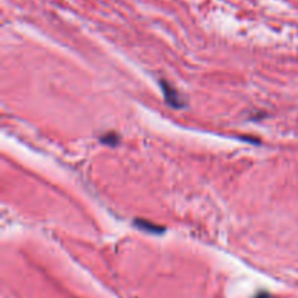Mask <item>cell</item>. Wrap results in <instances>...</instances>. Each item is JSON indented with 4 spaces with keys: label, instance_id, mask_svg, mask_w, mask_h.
Segmentation results:
<instances>
[{
    "label": "cell",
    "instance_id": "2",
    "mask_svg": "<svg viewBox=\"0 0 298 298\" xmlns=\"http://www.w3.org/2000/svg\"><path fill=\"white\" fill-rule=\"evenodd\" d=\"M256 298H268V294H261V296H258Z\"/></svg>",
    "mask_w": 298,
    "mask_h": 298
},
{
    "label": "cell",
    "instance_id": "1",
    "mask_svg": "<svg viewBox=\"0 0 298 298\" xmlns=\"http://www.w3.org/2000/svg\"><path fill=\"white\" fill-rule=\"evenodd\" d=\"M162 86H163V90H164V98H166V102L173 105V107H181V99L178 96V92L175 89H172L166 81H162Z\"/></svg>",
    "mask_w": 298,
    "mask_h": 298
}]
</instances>
